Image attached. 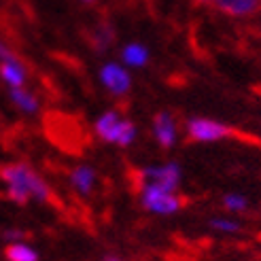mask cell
<instances>
[{
    "label": "cell",
    "instance_id": "obj_1",
    "mask_svg": "<svg viewBox=\"0 0 261 261\" xmlns=\"http://www.w3.org/2000/svg\"><path fill=\"white\" fill-rule=\"evenodd\" d=\"M0 180L5 182L7 195L15 204H28L32 200L41 204L54 202V189L49 187V182L25 162L3 164Z\"/></svg>",
    "mask_w": 261,
    "mask_h": 261
},
{
    "label": "cell",
    "instance_id": "obj_2",
    "mask_svg": "<svg viewBox=\"0 0 261 261\" xmlns=\"http://www.w3.org/2000/svg\"><path fill=\"white\" fill-rule=\"evenodd\" d=\"M94 132L102 142H109L115 147H129L136 140L138 129L132 119L113 109L98 117L94 123Z\"/></svg>",
    "mask_w": 261,
    "mask_h": 261
},
{
    "label": "cell",
    "instance_id": "obj_3",
    "mask_svg": "<svg viewBox=\"0 0 261 261\" xmlns=\"http://www.w3.org/2000/svg\"><path fill=\"white\" fill-rule=\"evenodd\" d=\"M134 178H136V189L158 187V189H168V191H178L180 180H182V170L176 162H166V164L140 168V170L134 172Z\"/></svg>",
    "mask_w": 261,
    "mask_h": 261
},
{
    "label": "cell",
    "instance_id": "obj_4",
    "mask_svg": "<svg viewBox=\"0 0 261 261\" xmlns=\"http://www.w3.org/2000/svg\"><path fill=\"white\" fill-rule=\"evenodd\" d=\"M136 191H138L140 206L153 215L170 217L182 211V206H185V198L178 191H168V189H158V187H140Z\"/></svg>",
    "mask_w": 261,
    "mask_h": 261
},
{
    "label": "cell",
    "instance_id": "obj_5",
    "mask_svg": "<svg viewBox=\"0 0 261 261\" xmlns=\"http://www.w3.org/2000/svg\"><path fill=\"white\" fill-rule=\"evenodd\" d=\"M185 134L191 142L211 145V142L227 140L231 136H236V129L219 119H211V117H191L185 123Z\"/></svg>",
    "mask_w": 261,
    "mask_h": 261
},
{
    "label": "cell",
    "instance_id": "obj_6",
    "mask_svg": "<svg viewBox=\"0 0 261 261\" xmlns=\"http://www.w3.org/2000/svg\"><path fill=\"white\" fill-rule=\"evenodd\" d=\"M100 81L115 98H123L132 89V76H129L123 64H117V62H107L100 68Z\"/></svg>",
    "mask_w": 261,
    "mask_h": 261
},
{
    "label": "cell",
    "instance_id": "obj_7",
    "mask_svg": "<svg viewBox=\"0 0 261 261\" xmlns=\"http://www.w3.org/2000/svg\"><path fill=\"white\" fill-rule=\"evenodd\" d=\"M153 138L162 149H172L178 140V121L170 111H160L153 117Z\"/></svg>",
    "mask_w": 261,
    "mask_h": 261
},
{
    "label": "cell",
    "instance_id": "obj_8",
    "mask_svg": "<svg viewBox=\"0 0 261 261\" xmlns=\"http://www.w3.org/2000/svg\"><path fill=\"white\" fill-rule=\"evenodd\" d=\"M0 79L7 87H23L28 83V66L15 51L0 60Z\"/></svg>",
    "mask_w": 261,
    "mask_h": 261
},
{
    "label": "cell",
    "instance_id": "obj_9",
    "mask_svg": "<svg viewBox=\"0 0 261 261\" xmlns=\"http://www.w3.org/2000/svg\"><path fill=\"white\" fill-rule=\"evenodd\" d=\"M213 7L233 19H249L261 11V0H215Z\"/></svg>",
    "mask_w": 261,
    "mask_h": 261
},
{
    "label": "cell",
    "instance_id": "obj_10",
    "mask_svg": "<svg viewBox=\"0 0 261 261\" xmlns=\"http://www.w3.org/2000/svg\"><path fill=\"white\" fill-rule=\"evenodd\" d=\"M68 178H70L72 189L76 193H81V195H91V191H94L96 182H98L96 170L91 166H87V164L74 166L72 170H70V174H68Z\"/></svg>",
    "mask_w": 261,
    "mask_h": 261
},
{
    "label": "cell",
    "instance_id": "obj_11",
    "mask_svg": "<svg viewBox=\"0 0 261 261\" xmlns=\"http://www.w3.org/2000/svg\"><path fill=\"white\" fill-rule=\"evenodd\" d=\"M9 96H11V102L25 115H36L38 109H41L38 98L32 94L30 89H25V85L23 87H9Z\"/></svg>",
    "mask_w": 261,
    "mask_h": 261
},
{
    "label": "cell",
    "instance_id": "obj_12",
    "mask_svg": "<svg viewBox=\"0 0 261 261\" xmlns=\"http://www.w3.org/2000/svg\"><path fill=\"white\" fill-rule=\"evenodd\" d=\"M149 49L142 43H127L121 49V62L127 68H142L149 64Z\"/></svg>",
    "mask_w": 261,
    "mask_h": 261
},
{
    "label": "cell",
    "instance_id": "obj_13",
    "mask_svg": "<svg viewBox=\"0 0 261 261\" xmlns=\"http://www.w3.org/2000/svg\"><path fill=\"white\" fill-rule=\"evenodd\" d=\"M89 43H91V47H94L96 51H100V54L109 51L111 45L115 43V32H113V28H111L109 23L96 25V28L89 32Z\"/></svg>",
    "mask_w": 261,
    "mask_h": 261
},
{
    "label": "cell",
    "instance_id": "obj_14",
    "mask_svg": "<svg viewBox=\"0 0 261 261\" xmlns=\"http://www.w3.org/2000/svg\"><path fill=\"white\" fill-rule=\"evenodd\" d=\"M5 259L7 261H38V253L30 244L21 242H9L5 249Z\"/></svg>",
    "mask_w": 261,
    "mask_h": 261
},
{
    "label": "cell",
    "instance_id": "obj_15",
    "mask_svg": "<svg viewBox=\"0 0 261 261\" xmlns=\"http://www.w3.org/2000/svg\"><path fill=\"white\" fill-rule=\"evenodd\" d=\"M221 202H223V208L229 215H242L251 208V202L246 200V195H242V193H225Z\"/></svg>",
    "mask_w": 261,
    "mask_h": 261
},
{
    "label": "cell",
    "instance_id": "obj_16",
    "mask_svg": "<svg viewBox=\"0 0 261 261\" xmlns=\"http://www.w3.org/2000/svg\"><path fill=\"white\" fill-rule=\"evenodd\" d=\"M208 225L219 233H238L242 229L240 221L233 219V217H213L211 221H208Z\"/></svg>",
    "mask_w": 261,
    "mask_h": 261
},
{
    "label": "cell",
    "instance_id": "obj_17",
    "mask_svg": "<svg viewBox=\"0 0 261 261\" xmlns=\"http://www.w3.org/2000/svg\"><path fill=\"white\" fill-rule=\"evenodd\" d=\"M25 236H28V233L21 231V229H7V231H3V240L5 242H21V240H25Z\"/></svg>",
    "mask_w": 261,
    "mask_h": 261
},
{
    "label": "cell",
    "instance_id": "obj_18",
    "mask_svg": "<svg viewBox=\"0 0 261 261\" xmlns=\"http://www.w3.org/2000/svg\"><path fill=\"white\" fill-rule=\"evenodd\" d=\"M195 5H200V7H213L215 0H193Z\"/></svg>",
    "mask_w": 261,
    "mask_h": 261
},
{
    "label": "cell",
    "instance_id": "obj_19",
    "mask_svg": "<svg viewBox=\"0 0 261 261\" xmlns=\"http://www.w3.org/2000/svg\"><path fill=\"white\" fill-rule=\"evenodd\" d=\"M102 261H123V259H121L119 255H113V253H111V255H104Z\"/></svg>",
    "mask_w": 261,
    "mask_h": 261
},
{
    "label": "cell",
    "instance_id": "obj_20",
    "mask_svg": "<svg viewBox=\"0 0 261 261\" xmlns=\"http://www.w3.org/2000/svg\"><path fill=\"white\" fill-rule=\"evenodd\" d=\"M81 3H85V5H91V3H96V0H81Z\"/></svg>",
    "mask_w": 261,
    "mask_h": 261
},
{
    "label": "cell",
    "instance_id": "obj_21",
    "mask_svg": "<svg viewBox=\"0 0 261 261\" xmlns=\"http://www.w3.org/2000/svg\"><path fill=\"white\" fill-rule=\"evenodd\" d=\"M259 240H261V238H259Z\"/></svg>",
    "mask_w": 261,
    "mask_h": 261
}]
</instances>
